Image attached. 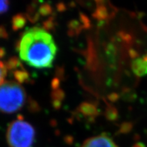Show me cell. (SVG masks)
Listing matches in <instances>:
<instances>
[{
  "label": "cell",
  "mask_w": 147,
  "mask_h": 147,
  "mask_svg": "<svg viewBox=\"0 0 147 147\" xmlns=\"http://www.w3.org/2000/svg\"><path fill=\"white\" fill-rule=\"evenodd\" d=\"M57 52V47L53 37L40 27H32L25 31L18 44L20 58L35 68L51 67Z\"/></svg>",
  "instance_id": "6da1fadb"
},
{
  "label": "cell",
  "mask_w": 147,
  "mask_h": 147,
  "mask_svg": "<svg viewBox=\"0 0 147 147\" xmlns=\"http://www.w3.org/2000/svg\"><path fill=\"white\" fill-rule=\"evenodd\" d=\"M26 94L19 84L12 81H3L0 84V111L13 113L23 107Z\"/></svg>",
  "instance_id": "7a4b0ae2"
},
{
  "label": "cell",
  "mask_w": 147,
  "mask_h": 147,
  "mask_svg": "<svg viewBox=\"0 0 147 147\" xmlns=\"http://www.w3.org/2000/svg\"><path fill=\"white\" fill-rule=\"evenodd\" d=\"M35 136L32 125L22 119L12 121L6 132V140L10 147H32Z\"/></svg>",
  "instance_id": "3957f363"
},
{
  "label": "cell",
  "mask_w": 147,
  "mask_h": 147,
  "mask_svg": "<svg viewBox=\"0 0 147 147\" xmlns=\"http://www.w3.org/2000/svg\"><path fill=\"white\" fill-rule=\"evenodd\" d=\"M80 147H118L109 136L105 134L89 138Z\"/></svg>",
  "instance_id": "277c9868"
},
{
  "label": "cell",
  "mask_w": 147,
  "mask_h": 147,
  "mask_svg": "<svg viewBox=\"0 0 147 147\" xmlns=\"http://www.w3.org/2000/svg\"><path fill=\"white\" fill-rule=\"evenodd\" d=\"M131 69L137 76H144L147 74V54L142 57H137L131 62Z\"/></svg>",
  "instance_id": "5b68a950"
},
{
  "label": "cell",
  "mask_w": 147,
  "mask_h": 147,
  "mask_svg": "<svg viewBox=\"0 0 147 147\" xmlns=\"http://www.w3.org/2000/svg\"><path fill=\"white\" fill-rule=\"evenodd\" d=\"M6 74L5 66L2 61L0 60V84L4 81V78Z\"/></svg>",
  "instance_id": "8992f818"
},
{
  "label": "cell",
  "mask_w": 147,
  "mask_h": 147,
  "mask_svg": "<svg viewBox=\"0 0 147 147\" xmlns=\"http://www.w3.org/2000/svg\"><path fill=\"white\" fill-rule=\"evenodd\" d=\"M8 3L6 1H0V14L8 10Z\"/></svg>",
  "instance_id": "52a82bcc"
},
{
  "label": "cell",
  "mask_w": 147,
  "mask_h": 147,
  "mask_svg": "<svg viewBox=\"0 0 147 147\" xmlns=\"http://www.w3.org/2000/svg\"><path fill=\"white\" fill-rule=\"evenodd\" d=\"M131 125L130 123H124L121 125V132H123V133H127V132L131 130Z\"/></svg>",
  "instance_id": "ba28073f"
}]
</instances>
